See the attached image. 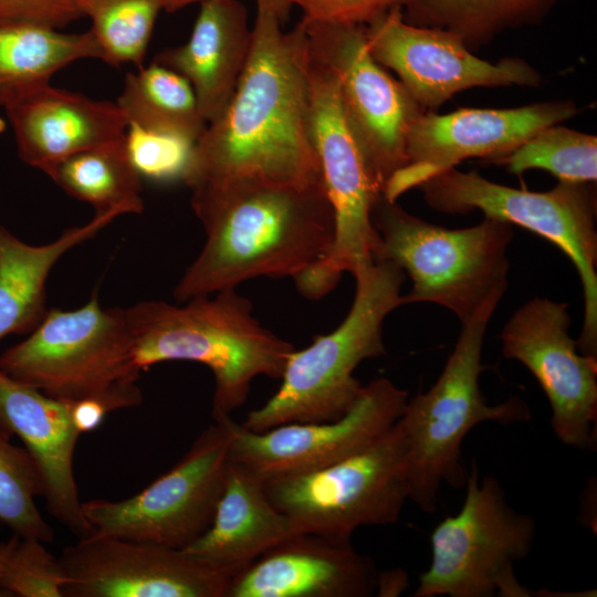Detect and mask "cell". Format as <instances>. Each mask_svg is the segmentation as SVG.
I'll list each match as a JSON object with an SVG mask.
<instances>
[{
  "mask_svg": "<svg viewBox=\"0 0 597 597\" xmlns=\"http://www.w3.org/2000/svg\"><path fill=\"white\" fill-rule=\"evenodd\" d=\"M70 196L90 203L95 213H140L142 177L127 155L124 140L86 149L49 166L44 171Z\"/></svg>",
  "mask_w": 597,
  "mask_h": 597,
  "instance_id": "cell-27",
  "label": "cell"
},
{
  "mask_svg": "<svg viewBox=\"0 0 597 597\" xmlns=\"http://www.w3.org/2000/svg\"><path fill=\"white\" fill-rule=\"evenodd\" d=\"M301 532L349 542L362 526L396 523L409 500L407 449L397 421L365 449L320 470L262 480Z\"/></svg>",
  "mask_w": 597,
  "mask_h": 597,
  "instance_id": "cell-11",
  "label": "cell"
},
{
  "mask_svg": "<svg viewBox=\"0 0 597 597\" xmlns=\"http://www.w3.org/2000/svg\"><path fill=\"white\" fill-rule=\"evenodd\" d=\"M258 9L272 12L283 24L293 8L291 0H255Z\"/></svg>",
  "mask_w": 597,
  "mask_h": 597,
  "instance_id": "cell-38",
  "label": "cell"
},
{
  "mask_svg": "<svg viewBox=\"0 0 597 597\" xmlns=\"http://www.w3.org/2000/svg\"><path fill=\"white\" fill-rule=\"evenodd\" d=\"M461 509L441 520L430 536L431 562L413 597H527L514 566L532 551L536 523L507 501L495 476L467 473Z\"/></svg>",
  "mask_w": 597,
  "mask_h": 597,
  "instance_id": "cell-8",
  "label": "cell"
},
{
  "mask_svg": "<svg viewBox=\"0 0 597 597\" xmlns=\"http://www.w3.org/2000/svg\"><path fill=\"white\" fill-rule=\"evenodd\" d=\"M195 144L127 125L125 148L138 175L159 182L184 181Z\"/></svg>",
  "mask_w": 597,
  "mask_h": 597,
  "instance_id": "cell-33",
  "label": "cell"
},
{
  "mask_svg": "<svg viewBox=\"0 0 597 597\" xmlns=\"http://www.w3.org/2000/svg\"><path fill=\"white\" fill-rule=\"evenodd\" d=\"M0 432L10 439L18 437L36 464L49 514L77 538L91 534L74 474V452L81 433L72 421L71 402L0 369Z\"/></svg>",
  "mask_w": 597,
  "mask_h": 597,
  "instance_id": "cell-19",
  "label": "cell"
},
{
  "mask_svg": "<svg viewBox=\"0 0 597 597\" xmlns=\"http://www.w3.org/2000/svg\"><path fill=\"white\" fill-rule=\"evenodd\" d=\"M353 276L356 291L344 321L291 354L279 389L248 413L241 423L245 429L261 432L286 423L333 421L355 404L364 385L354 371L385 353L383 324L404 304L405 273L389 261L375 260Z\"/></svg>",
  "mask_w": 597,
  "mask_h": 597,
  "instance_id": "cell-4",
  "label": "cell"
},
{
  "mask_svg": "<svg viewBox=\"0 0 597 597\" xmlns=\"http://www.w3.org/2000/svg\"><path fill=\"white\" fill-rule=\"evenodd\" d=\"M80 18L78 0H0V21H31L62 30Z\"/></svg>",
  "mask_w": 597,
  "mask_h": 597,
  "instance_id": "cell-35",
  "label": "cell"
},
{
  "mask_svg": "<svg viewBox=\"0 0 597 597\" xmlns=\"http://www.w3.org/2000/svg\"><path fill=\"white\" fill-rule=\"evenodd\" d=\"M206 0H165L164 11L174 13L180 9H184L192 3H201Z\"/></svg>",
  "mask_w": 597,
  "mask_h": 597,
  "instance_id": "cell-39",
  "label": "cell"
},
{
  "mask_svg": "<svg viewBox=\"0 0 597 597\" xmlns=\"http://www.w3.org/2000/svg\"><path fill=\"white\" fill-rule=\"evenodd\" d=\"M311 55L337 82L341 103L376 181L407 164V137L425 111L371 55L365 25L301 20Z\"/></svg>",
  "mask_w": 597,
  "mask_h": 597,
  "instance_id": "cell-13",
  "label": "cell"
},
{
  "mask_svg": "<svg viewBox=\"0 0 597 597\" xmlns=\"http://www.w3.org/2000/svg\"><path fill=\"white\" fill-rule=\"evenodd\" d=\"M569 327L566 303L531 298L503 326L502 353L524 365L540 384L558 440L591 450L597 442V357L579 350Z\"/></svg>",
  "mask_w": 597,
  "mask_h": 597,
  "instance_id": "cell-15",
  "label": "cell"
},
{
  "mask_svg": "<svg viewBox=\"0 0 597 597\" xmlns=\"http://www.w3.org/2000/svg\"><path fill=\"white\" fill-rule=\"evenodd\" d=\"M258 9L251 51L224 111L193 145L184 182L196 216L243 188L323 182L308 123V42Z\"/></svg>",
  "mask_w": 597,
  "mask_h": 597,
  "instance_id": "cell-1",
  "label": "cell"
},
{
  "mask_svg": "<svg viewBox=\"0 0 597 597\" xmlns=\"http://www.w3.org/2000/svg\"><path fill=\"white\" fill-rule=\"evenodd\" d=\"M408 583V575L400 568L378 573L375 593L377 596H398Z\"/></svg>",
  "mask_w": 597,
  "mask_h": 597,
  "instance_id": "cell-37",
  "label": "cell"
},
{
  "mask_svg": "<svg viewBox=\"0 0 597 597\" xmlns=\"http://www.w3.org/2000/svg\"><path fill=\"white\" fill-rule=\"evenodd\" d=\"M6 596L3 593L0 591V597Z\"/></svg>",
  "mask_w": 597,
  "mask_h": 597,
  "instance_id": "cell-40",
  "label": "cell"
},
{
  "mask_svg": "<svg viewBox=\"0 0 597 597\" xmlns=\"http://www.w3.org/2000/svg\"><path fill=\"white\" fill-rule=\"evenodd\" d=\"M377 576L350 541L298 532L235 574L228 597H368Z\"/></svg>",
  "mask_w": 597,
  "mask_h": 597,
  "instance_id": "cell-20",
  "label": "cell"
},
{
  "mask_svg": "<svg viewBox=\"0 0 597 597\" xmlns=\"http://www.w3.org/2000/svg\"><path fill=\"white\" fill-rule=\"evenodd\" d=\"M230 416L213 418L185 455L125 500L82 503L93 532L185 548L210 526L230 463Z\"/></svg>",
  "mask_w": 597,
  "mask_h": 597,
  "instance_id": "cell-12",
  "label": "cell"
},
{
  "mask_svg": "<svg viewBox=\"0 0 597 597\" xmlns=\"http://www.w3.org/2000/svg\"><path fill=\"white\" fill-rule=\"evenodd\" d=\"M493 164L520 176L543 169L564 182H596L597 137L555 124L548 126Z\"/></svg>",
  "mask_w": 597,
  "mask_h": 597,
  "instance_id": "cell-30",
  "label": "cell"
},
{
  "mask_svg": "<svg viewBox=\"0 0 597 597\" xmlns=\"http://www.w3.org/2000/svg\"><path fill=\"white\" fill-rule=\"evenodd\" d=\"M409 392L388 378L363 386L333 421L286 423L253 432L230 418V459L262 480L323 469L365 449L400 418Z\"/></svg>",
  "mask_w": 597,
  "mask_h": 597,
  "instance_id": "cell-16",
  "label": "cell"
},
{
  "mask_svg": "<svg viewBox=\"0 0 597 597\" xmlns=\"http://www.w3.org/2000/svg\"><path fill=\"white\" fill-rule=\"evenodd\" d=\"M378 235L374 259L389 261L411 279L404 304L434 303L464 323L507 287V250L513 226L485 218L448 229L416 217L383 195L371 211Z\"/></svg>",
  "mask_w": 597,
  "mask_h": 597,
  "instance_id": "cell-7",
  "label": "cell"
},
{
  "mask_svg": "<svg viewBox=\"0 0 597 597\" xmlns=\"http://www.w3.org/2000/svg\"><path fill=\"white\" fill-rule=\"evenodd\" d=\"M57 562L66 597H228L231 576L182 548L92 532Z\"/></svg>",
  "mask_w": 597,
  "mask_h": 597,
  "instance_id": "cell-17",
  "label": "cell"
},
{
  "mask_svg": "<svg viewBox=\"0 0 597 597\" xmlns=\"http://www.w3.org/2000/svg\"><path fill=\"white\" fill-rule=\"evenodd\" d=\"M502 297H492L461 331L440 376L426 392L408 398L398 419L407 449L409 500L425 513L438 507L442 484L465 485L462 443L476 426L527 421V405L517 397L491 405L480 388L482 348L489 322Z\"/></svg>",
  "mask_w": 597,
  "mask_h": 597,
  "instance_id": "cell-5",
  "label": "cell"
},
{
  "mask_svg": "<svg viewBox=\"0 0 597 597\" xmlns=\"http://www.w3.org/2000/svg\"><path fill=\"white\" fill-rule=\"evenodd\" d=\"M252 42L248 10L239 0H206L187 42L159 52L154 62L182 75L200 112L211 123L230 102L247 65Z\"/></svg>",
  "mask_w": 597,
  "mask_h": 597,
  "instance_id": "cell-22",
  "label": "cell"
},
{
  "mask_svg": "<svg viewBox=\"0 0 597 597\" xmlns=\"http://www.w3.org/2000/svg\"><path fill=\"white\" fill-rule=\"evenodd\" d=\"M404 0H291L311 22L367 25Z\"/></svg>",
  "mask_w": 597,
  "mask_h": 597,
  "instance_id": "cell-34",
  "label": "cell"
},
{
  "mask_svg": "<svg viewBox=\"0 0 597 597\" xmlns=\"http://www.w3.org/2000/svg\"><path fill=\"white\" fill-rule=\"evenodd\" d=\"M561 1L404 0L401 11L409 23L455 32L472 51L506 30L540 22Z\"/></svg>",
  "mask_w": 597,
  "mask_h": 597,
  "instance_id": "cell-28",
  "label": "cell"
},
{
  "mask_svg": "<svg viewBox=\"0 0 597 597\" xmlns=\"http://www.w3.org/2000/svg\"><path fill=\"white\" fill-rule=\"evenodd\" d=\"M213 295L197 296L184 305L146 300L126 308L140 370L188 360L212 371V419L241 407L255 377L280 379L295 350L254 317L252 302L235 289Z\"/></svg>",
  "mask_w": 597,
  "mask_h": 597,
  "instance_id": "cell-3",
  "label": "cell"
},
{
  "mask_svg": "<svg viewBox=\"0 0 597 597\" xmlns=\"http://www.w3.org/2000/svg\"><path fill=\"white\" fill-rule=\"evenodd\" d=\"M36 496H43L36 464L25 448L0 432V522L20 536L51 542L54 532L40 513Z\"/></svg>",
  "mask_w": 597,
  "mask_h": 597,
  "instance_id": "cell-31",
  "label": "cell"
},
{
  "mask_svg": "<svg viewBox=\"0 0 597 597\" xmlns=\"http://www.w3.org/2000/svg\"><path fill=\"white\" fill-rule=\"evenodd\" d=\"M6 113L20 159L42 171L76 153L124 140L128 125L116 103L51 84Z\"/></svg>",
  "mask_w": 597,
  "mask_h": 597,
  "instance_id": "cell-21",
  "label": "cell"
},
{
  "mask_svg": "<svg viewBox=\"0 0 597 597\" xmlns=\"http://www.w3.org/2000/svg\"><path fill=\"white\" fill-rule=\"evenodd\" d=\"M579 112L572 100L511 108H459L448 114L422 112L407 137V164L385 184L383 196L397 199L468 158L489 163L504 157L540 130Z\"/></svg>",
  "mask_w": 597,
  "mask_h": 597,
  "instance_id": "cell-18",
  "label": "cell"
},
{
  "mask_svg": "<svg viewBox=\"0 0 597 597\" xmlns=\"http://www.w3.org/2000/svg\"><path fill=\"white\" fill-rule=\"evenodd\" d=\"M116 218L114 213H95L85 224L69 228L41 245L22 241L0 223V341L35 328L49 310L45 284L54 264Z\"/></svg>",
  "mask_w": 597,
  "mask_h": 597,
  "instance_id": "cell-24",
  "label": "cell"
},
{
  "mask_svg": "<svg viewBox=\"0 0 597 597\" xmlns=\"http://www.w3.org/2000/svg\"><path fill=\"white\" fill-rule=\"evenodd\" d=\"M203 248L174 289L176 302L251 279H297L331 250L335 218L324 182L231 191L200 212Z\"/></svg>",
  "mask_w": 597,
  "mask_h": 597,
  "instance_id": "cell-2",
  "label": "cell"
},
{
  "mask_svg": "<svg viewBox=\"0 0 597 597\" xmlns=\"http://www.w3.org/2000/svg\"><path fill=\"white\" fill-rule=\"evenodd\" d=\"M65 576L57 558L32 537L0 542V591L6 596L63 597Z\"/></svg>",
  "mask_w": 597,
  "mask_h": 597,
  "instance_id": "cell-32",
  "label": "cell"
},
{
  "mask_svg": "<svg viewBox=\"0 0 597 597\" xmlns=\"http://www.w3.org/2000/svg\"><path fill=\"white\" fill-rule=\"evenodd\" d=\"M84 59L102 60L90 30L66 33L31 21H0V106L50 85L56 72Z\"/></svg>",
  "mask_w": 597,
  "mask_h": 597,
  "instance_id": "cell-25",
  "label": "cell"
},
{
  "mask_svg": "<svg viewBox=\"0 0 597 597\" xmlns=\"http://www.w3.org/2000/svg\"><path fill=\"white\" fill-rule=\"evenodd\" d=\"M434 210L460 214L480 210L520 226L558 247L573 262L583 286L584 321L577 339L583 354L597 357V231L593 184L564 182L547 191L512 188L476 171L451 168L419 186Z\"/></svg>",
  "mask_w": 597,
  "mask_h": 597,
  "instance_id": "cell-9",
  "label": "cell"
},
{
  "mask_svg": "<svg viewBox=\"0 0 597 597\" xmlns=\"http://www.w3.org/2000/svg\"><path fill=\"white\" fill-rule=\"evenodd\" d=\"M0 369L69 402L93 398L114 411L143 400L126 308L102 307L96 294L76 310H48L23 341L1 353Z\"/></svg>",
  "mask_w": 597,
  "mask_h": 597,
  "instance_id": "cell-6",
  "label": "cell"
},
{
  "mask_svg": "<svg viewBox=\"0 0 597 597\" xmlns=\"http://www.w3.org/2000/svg\"><path fill=\"white\" fill-rule=\"evenodd\" d=\"M307 85L311 137L334 211L335 235L329 252L294 282L304 297L320 300L343 273L375 261L378 235L371 211L383 189L347 122L334 75L310 50Z\"/></svg>",
  "mask_w": 597,
  "mask_h": 597,
  "instance_id": "cell-10",
  "label": "cell"
},
{
  "mask_svg": "<svg viewBox=\"0 0 597 597\" xmlns=\"http://www.w3.org/2000/svg\"><path fill=\"white\" fill-rule=\"evenodd\" d=\"M107 412L108 408L97 399L85 398L71 402L72 421L81 434L98 428Z\"/></svg>",
  "mask_w": 597,
  "mask_h": 597,
  "instance_id": "cell-36",
  "label": "cell"
},
{
  "mask_svg": "<svg viewBox=\"0 0 597 597\" xmlns=\"http://www.w3.org/2000/svg\"><path fill=\"white\" fill-rule=\"evenodd\" d=\"M298 532L294 522L270 501L262 479L230 459L210 526L182 549L233 577Z\"/></svg>",
  "mask_w": 597,
  "mask_h": 597,
  "instance_id": "cell-23",
  "label": "cell"
},
{
  "mask_svg": "<svg viewBox=\"0 0 597 597\" xmlns=\"http://www.w3.org/2000/svg\"><path fill=\"white\" fill-rule=\"evenodd\" d=\"M365 35L373 57L398 75L422 111L433 112L473 87H536L542 83L541 73L526 61L482 60L455 32L407 22L400 6L365 25Z\"/></svg>",
  "mask_w": 597,
  "mask_h": 597,
  "instance_id": "cell-14",
  "label": "cell"
},
{
  "mask_svg": "<svg viewBox=\"0 0 597 597\" xmlns=\"http://www.w3.org/2000/svg\"><path fill=\"white\" fill-rule=\"evenodd\" d=\"M128 125L195 144L205 121L190 83L157 62L127 73L115 102Z\"/></svg>",
  "mask_w": 597,
  "mask_h": 597,
  "instance_id": "cell-26",
  "label": "cell"
},
{
  "mask_svg": "<svg viewBox=\"0 0 597 597\" xmlns=\"http://www.w3.org/2000/svg\"><path fill=\"white\" fill-rule=\"evenodd\" d=\"M165 0H78L82 17L96 39L102 61L112 66L133 64L140 69L164 10Z\"/></svg>",
  "mask_w": 597,
  "mask_h": 597,
  "instance_id": "cell-29",
  "label": "cell"
}]
</instances>
